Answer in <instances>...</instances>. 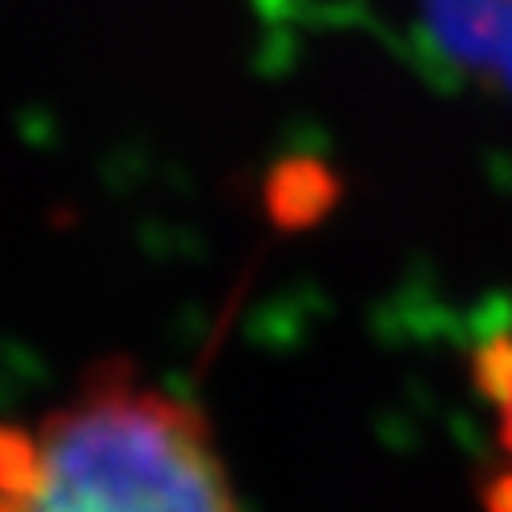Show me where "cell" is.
<instances>
[{"mask_svg": "<svg viewBox=\"0 0 512 512\" xmlns=\"http://www.w3.org/2000/svg\"><path fill=\"white\" fill-rule=\"evenodd\" d=\"M0 512H238L194 404L101 363L33 424H0Z\"/></svg>", "mask_w": 512, "mask_h": 512, "instance_id": "1", "label": "cell"}, {"mask_svg": "<svg viewBox=\"0 0 512 512\" xmlns=\"http://www.w3.org/2000/svg\"><path fill=\"white\" fill-rule=\"evenodd\" d=\"M424 21L440 53L512 93V0H424Z\"/></svg>", "mask_w": 512, "mask_h": 512, "instance_id": "2", "label": "cell"}, {"mask_svg": "<svg viewBox=\"0 0 512 512\" xmlns=\"http://www.w3.org/2000/svg\"><path fill=\"white\" fill-rule=\"evenodd\" d=\"M476 375L480 388L496 408V424H500V444L512 452V331L496 335L480 359H476Z\"/></svg>", "mask_w": 512, "mask_h": 512, "instance_id": "3", "label": "cell"}]
</instances>
